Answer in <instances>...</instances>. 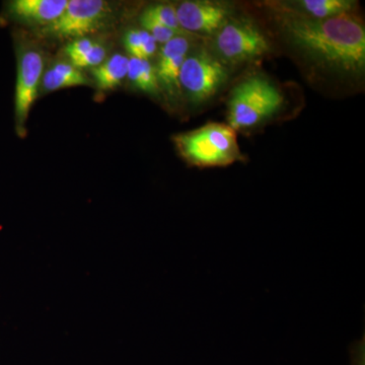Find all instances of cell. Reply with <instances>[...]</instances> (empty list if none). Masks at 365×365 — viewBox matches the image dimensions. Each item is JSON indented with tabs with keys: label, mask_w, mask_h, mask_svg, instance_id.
I'll list each match as a JSON object with an SVG mask.
<instances>
[{
	"label": "cell",
	"mask_w": 365,
	"mask_h": 365,
	"mask_svg": "<svg viewBox=\"0 0 365 365\" xmlns=\"http://www.w3.org/2000/svg\"><path fill=\"white\" fill-rule=\"evenodd\" d=\"M141 16L150 19L168 28L182 30L178 21L176 7L170 4H155V6H148Z\"/></svg>",
	"instance_id": "cell-16"
},
{
	"label": "cell",
	"mask_w": 365,
	"mask_h": 365,
	"mask_svg": "<svg viewBox=\"0 0 365 365\" xmlns=\"http://www.w3.org/2000/svg\"><path fill=\"white\" fill-rule=\"evenodd\" d=\"M138 90L144 93H155L158 91L157 71L150 60L129 57L127 78Z\"/></svg>",
	"instance_id": "cell-14"
},
{
	"label": "cell",
	"mask_w": 365,
	"mask_h": 365,
	"mask_svg": "<svg viewBox=\"0 0 365 365\" xmlns=\"http://www.w3.org/2000/svg\"><path fill=\"white\" fill-rule=\"evenodd\" d=\"M106 54H107V51H106L104 46L95 43L93 47L88 52L85 53L83 56L73 60L71 63L78 69H91L93 67L100 66V64L105 61Z\"/></svg>",
	"instance_id": "cell-18"
},
{
	"label": "cell",
	"mask_w": 365,
	"mask_h": 365,
	"mask_svg": "<svg viewBox=\"0 0 365 365\" xmlns=\"http://www.w3.org/2000/svg\"><path fill=\"white\" fill-rule=\"evenodd\" d=\"M176 11L179 25L187 33H218L230 21V9L218 2L184 1Z\"/></svg>",
	"instance_id": "cell-8"
},
{
	"label": "cell",
	"mask_w": 365,
	"mask_h": 365,
	"mask_svg": "<svg viewBox=\"0 0 365 365\" xmlns=\"http://www.w3.org/2000/svg\"><path fill=\"white\" fill-rule=\"evenodd\" d=\"M191 46V42L186 35H182L178 36L160 48L155 71L158 85L162 86L170 95H176L181 91L180 73Z\"/></svg>",
	"instance_id": "cell-9"
},
{
	"label": "cell",
	"mask_w": 365,
	"mask_h": 365,
	"mask_svg": "<svg viewBox=\"0 0 365 365\" xmlns=\"http://www.w3.org/2000/svg\"><path fill=\"white\" fill-rule=\"evenodd\" d=\"M283 104L280 91L262 76L239 83L228 101V126L234 130L251 128L272 116Z\"/></svg>",
	"instance_id": "cell-3"
},
{
	"label": "cell",
	"mask_w": 365,
	"mask_h": 365,
	"mask_svg": "<svg viewBox=\"0 0 365 365\" xmlns=\"http://www.w3.org/2000/svg\"><path fill=\"white\" fill-rule=\"evenodd\" d=\"M227 79V68L222 62L205 49H199L187 55L180 86L192 102L202 103L216 95Z\"/></svg>",
	"instance_id": "cell-4"
},
{
	"label": "cell",
	"mask_w": 365,
	"mask_h": 365,
	"mask_svg": "<svg viewBox=\"0 0 365 365\" xmlns=\"http://www.w3.org/2000/svg\"><path fill=\"white\" fill-rule=\"evenodd\" d=\"M124 47L130 57L150 60L157 52L158 43L146 31L132 29L125 34Z\"/></svg>",
	"instance_id": "cell-15"
},
{
	"label": "cell",
	"mask_w": 365,
	"mask_h": 365,
	"mask_svg": "<svg viewBox=\"0 0 365 365\" xmlns=\"http://www.w3.org/2000/svg\"><path fill=\"white\" fill-rule=\"evenodd\" d=\"M68 4V0H14L7 2L9 18L29 25L44 26L57 20Z\"/></svg>",
	"instance_id": "cell-10"
},
{
	"label": "cell",
	"mask_w": 365,
	"mask_h": 365,
	"mask_svg": "<svg viewBox=\"0 0 365 365\" xmlns=\"http://www.w3.org/2000/svg\"><path fill=\"white\" fill-rule=\"evenodd\" d=\"M175 141L182 157L197 167H225L241 160L237 134L228 125H204L179 134Z\"/></svg>",
	"instance_id": "cell-2"
},
{
	"label": "cell",
	"mask_w": 365,
	"mask_h": 365,
	"mask_svg": "<svg viewBox=\"0 0 365 365\" xmlns=\"http://www.w3.org/2000/svg\"><path fill=\"white\" fill-rule=\"evenodd\" d=\"M44 60L37 50L21 47L18 49L16 93H14V117L19 135L24 128L34 103L37 98L43 78Z\"/></svg>",
	"instance_id": "cell-7"
},
{
	"label": "cell",
	"mask_w": 365,
	"mask_h": 365,
	"mask_svg": "<svg viewBox=\"0 0 365 365\" xmlns=\"http://www.w3.org/2000/svg\"><path fill=\"white\" fill-rule=\"evenodd\" d=\"M109 4L103 0H68L66 9L57 20L43 31L57 38H86L106 25L111 16Z\"/></svg>",
	"instance_id": "cell-5"
},
{
	"label": "cell",
	"mask_w": 365,
	"mask_h": 365,
	"mask_svg": "<svg viewBox=\"0 0 365 365\" xmlns=\"http://www.w3.org/2000/svg\"><path fill=\"white\" fill-rule=\"evenodd\" d=\"M139 21H140L143 30L150 34L151 37L157 41L158 44V43L162 45L165 44V43L174 39L178 36L187 35L188 34L185 32V31L174 30V29L160 25V24L155 23V21H151L150 19L144 18V16H140Z\"/></svg>",
	"instance_id": "cell-17"
},
{
	"label": "cell",
	"mask_w": 365,
	"mask_h": 365,
	"mask_svg": "<svg viewBox=\"0 0 365 365\" xmlns=\"http://www.w3.org/2000/svg\"><path fill=\"white\" fill-rule=\"evenodd\" d=\"M95 43L93 40L88 39V38H79V39H76L68 43L64 52H66V56L68 57L71 62L83 56L85 53L88 52L93 47Z\"/></svg>",
	"instance_id": "cell-19"
},
{
	"label": "cell",
	"mask_w": 365,
	"mask_h": 365,
	"mask_svg": "<svg viewBox=\"0 0 365 365\" xmlns=\"http://www.w3.org/2000/svg\"><path fill=\"white\" fill-rule=\"evenodd\" d=\"M300 13L307 18L326 20L343 14H349L353 6L349 0H302L295 2Z\"/></svg>",
	"instance_id": "cell-13"
},
{
	"label": "cell",
	"mask_w": 365,
	"mask_h": 365,
	"mask_svg": "<svg viewBox=\"0 0 365 365\" xmlns=\"http://www.w3.org/2000/svg\"><path fill=\"white\" fill-rule=\"evenodd\" d=\"M282 21L292 44L319 66L349 76L364 71L365 30L351 14L314 20L297 13Z\"/></svg>",
	"instance_id": "cell-1"
},
{
	"label": "cell",
	"mask_w": 365,
	"mask_h": 365,
	"mask_svg": "<svg viewBox=\"0 0 365 365\" xmlns=\"http://www.w3.org/2000/svg\"><path fill=\"white\" fill-rule=\"evenodd\" d=\"M86 85H88V81L85 74L72 66L71 62H58L43 74L42 86L45 91Z\"/></svg>",
	"instance_id": "cell-11"
},
{
	"label": "cell",
	"mask_w": 365,
	"mask_h": 365,
	"mask_svg": "<svg viewBox=\"0 0 365 365\" xmlns=\"http://www.w3.org/2000/svg\"><path fill=\"white\" fill-rule=\"evenodd\" d=\"M216 49L222 59L240 63L263 56L269 51V43L250 21H228L216 36Z\"/></svg>",
	"instance_id": "cell-6"
},
{
	"label": "cell",
	"mask_w": 365,
	"mask_h": 365,
	"mask_svg": "<svg viewBox=\"0 0 365 365\" xmlns=\"http://www.w3.org/2000/svg\"><path fill=\"white\" fill-rule=\"evenodd\" d=\"M129 57L125 55H112L102 64L91 69L96 85L100 90H114L127 78Z\"/></svg>",
	"instance_id": "cell-12"
}]
</instances>
